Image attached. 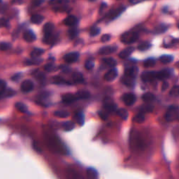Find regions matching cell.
Segmentation results:
<instances>
[{
    "label": "cell",
    "instance_id": "cell-1",
    "mask_svg": "<svg viewBox=\"0 0 179 179\" xmlns=\"http://www.w3.org/2000/svg\"><path fill=\"white\" fill-rule=\"evenodd\" d=\"M139 37V35L136 32H127L124 33L121 36L120 41L122 43L125 44H132L136 42Z\"/></svg>",
    "mask_w": 179,
    "mask_h": 179
},
{
    "label": "cell",
    "instance_id": "cell-2",
    "mask_svg": "<svg viewBox=\"0 0 179 179\" xmlns=\"http://www.w3.org/2000/svg\"><path fill=\"white\" fill-rule=\"evenodd\" d=\"M178 114L179 111L178 106L172 105V106H169L168 110H167L166 115H165V119L168 122L175 121V120H178Z\"/></svg>",
    "mask_w": 179,
    "mask_h": 179
},
{
    "label": "cell",
    "instance_id": "cell-3",
    "mask_svg": "<svg viewBox=\"0 0 179 179\" xmlns=\"http://www.w3.org/2000/svg\"><path fill=\"white\" fill-rule=\"evenodd\" d=\"M104 108L105 111L108 113L114 112L117 109V105L113 102L111 99L107 97V98L105 99L104 102Z\"/></svg>",
    "mask_w": 179,
    "mask_h": 179
},
{
    "label": "cell",
    "instance_id": "cell-4",
    "mask_svg": "<svg viewBox=\"0 0 179 179\" xmlns=\"http://www.w3.org/2000/svg\"><path fill=\"white\" fill-rule=\"evenodd\" d=\"M124 104L127 106H131L136 102V96L133 93H126L122 97Z\"/></svg>",
    "mask_w": 179,
    "mask_h": 179
},
{
    "label": "cell",
    "instance_id": "cell-5",
    "mask_svg": "<svg viewBox=\"0 0 179 179\" xmlns=\"http://www.w3.org/2000/svg\"><path fill=\"white\" fill-rule=\"evenodd\" d=\"M124 10H125V7H122H122L116 8V9H114V10H111L109 13H108V18H109L111 20L117 18L118 16H120V15H121V13L122 12H124Z\"/></svg>",
    "mask_w": 179,
    "mask_h": 179
},
{
    "label": "cell",
    "instance_id": "cell-6",
    "mask_svg": "<svg viewBox=\"0 0 179 179\" xmlns=\"http://www.w3.org/2000/svg\"><path fill=\"white\" fill-rule=\"evenodd\" d=\"M141 79L144 82H152L156 79V71H145L141 74Z\"/></svg>",
    "mask_w": 179,
    "mask_h": 179
},
{
    "label": "cell",
    "instance_id": "cell-7",
    "mask_svg": "<svg viewBox=\"0 0 179 179\" xmlns=\"http://www.w3.org/2000/svg\"><path fill=\"white\" fill-rule=\"evenodd\" d=\"M34 83L30 80H25L21 83L20 89L23 92H30L34 89Z\"/></svg>",
    "mask_w": 179,
    "mask_h": 179
},
{
    "label": "cell",
    "instance_id": "cell-8",
    "mask_svg": "<svg viewBox=\"0 0 179 179\" xmlns=\"http://www.w3.org/2000/svg\"><path fill=\"white\" fill-rule=\"evenodd\" d=\"M172 70L171 69H162L159 71H156V79L164 80L168 79L172 75Z\"/></svg>",
    "mask_w": 179,
    "mask_h": 179
},
{
    "label": "cell",
    "instance_id": "cell-9",
    "mask_svg": "<svg viewBox=\"0 0 179 179\" xmlns=\"http://www.w3.org/2000/svg\"><path fill=\"white\" fill-rule=\"evenodd\" d=\"M79 54L76 52H69V53L66 54L64 56V60L67 63H73V62H76L79 60Z\"/></svg>",
    "mask_w": 179,
    "mask_h": 179
},
{
    "label": "cell",
    "instance_id": "cell-10",
    "mask_svg": "<svg viewBox=\"0 0 179 179\" xmlns=\"http://www.w3.org/2000/svg\"><path fill=\"white\" fill-rule=\"evenodd\" d=\"M118 70L115 69V68H113V69H110L109 71L104 75V80L108 81V82H111V81H114V80L116 79V77L118 76Z\"/></svg>",
    "mask_w": 179,
    "mask_h": 179
},
{
    "label": "cell",
    "instance_id": "cell-11",
    "mask_svg": "<svg viewBox=\"0 0 179 179\" xmlns=\"http://www.w3.org/2000/svg\"><path fill=\"white\" fill-rule=\"evenodd\" d=\"M117 47L116 46H104L100 48L99 50V54L101 55H108L110 54H112L113 52H116V50H117Z\"/></svg>",
    "mask_w": 179,
    "mask_h": 179
},
{
    "label": "cell",
    "instance_id": "cell-12",
    "mask_svg": "<svg viewBox=\"0 0 179 179\" xmlns=\"http://www.w3.org/2000/svg\"><path fill=\"white\" fill-rule=\"evenodd\" d=\"M134 50H135L134 47H133V46H130V47L126 48L125 49L122 50L119 53L118 56H119V57L121 58V59H127V58L129 57L130 56L132 55V53L134 51Z\"/></svg>",
    "mask_w": 179,
    "mask_h": 179
},
{
    "label": "cell",
    "instance_id": "cell-13",
    "mask_svg": "<svg viewBox=\"0 0 179 179\" xmlns=\"http://www.w3.org/2000/svg\"><path fill=\"white\" fill-rule=\"evenodd\" d=\"M23 39H24L25 41L31 43L34 41L36 40V35L32 30H29L25 31L23 34Z\"/></svg>",
    "mask_w": 179,
    "mask_h": 179
},
{
    "label": "cell",
    "instance_id": "cell-14",
    "mask_svg": "<svg viewBox=\"0 0 179 179\" xmlns=\"http://www.w3.org/2000/svg\"><path fill=\"white\" fill-rule=\"evenodd\" d=\"M62 102L65 103V104H71V103L74 102L75 101L78 100L76 97V95L71 94V93L64 95L62 97Z\"/></svg>",
    "mask_w": 179,
    "mask_h": 179
},
{
    "label": "cell",
    "instance_id": "cell-15",
    "mask_svg": "<svg viewBox=\"0 0 179 179\" xmlns=\"http://www.w3.org/2000/svg\"><path fill=\"white\" fill-rule=\"evenodd\" d=\"M78 23V18L74 15H69L64 20V24L69 27H74Z\"/></svg>",
    "mask_w": 179,
    "mask_h": 179
},
{
    "label": "cell",
    "instance_id": "cell-16",
    "mask_svg": "<svg viewBox=\"0 0 179 179\" xmlns=\"http://www.w3.org/2000/svg\"><path fill=\"white\" fill-rule=\"evenodd\" d=\"M121 81L123 84L127 85V87H133L134 85V82H135V78L124 75V76L122 77Z\"/></svg>",
    "mask_w": 179,
    "mask_h": 179
},
{
    "label": "cell",
    "instance_id": "cell-17",
    "mask_svg": "<svg viewBox=\"0 0 179 179\" xmlns=\"http://www.w3.org/2000/svg\"><path fill=\"white\" fill-rule=\"evenodd\" d=\"M138 71H139V69H138L137 67H127V69H125V71H124V75L128 76H130V77L136 78L138 73Z\"/></svg>",
    "mask_w": 179,
    "mask_h": 179
},
{
    "label": "cell",
    "instance_id": "cell-18",
    "mask_svg": "<svg viewBox=\"0 0 179 179\" xmlns=\"http://www.w3.org/2000/svg\"><path fill=\"white\" fill-rule=\"evenodd\" d=\"M55 26L52 24V23H47L44 25V28H43V31H44V35H49L52 34Z\"/></svg>",
    "mask_w": 179,
    "mask_h": 179
},
{
    "label": "cell",
    "instance_id": "cell-19",
    "mask_svg": "<svg viewBox=\"0 0 179 179\" xmlns=\"http://www.w3.org/2000/svg\"><path fill=\"white\" fill-rule=\"evenodd\" d=\"M77 100H86L90 97V94L88 91L80 90L75 94Z\"/></svg>",
    "mask_w": 179,
    "mask_h": 179
},
{
    "label": "cell",
    "instance_id": "cell-20",
    "mask_svg": "<svg viewBox=\"0 0 179 179\" xmlns=\"http://www.w3.org/2000/svg\"><path fill=\"white\" fill-rule=\"evenodd\" d=\"M75 119L76 120L77 123L80 126H83L85 122V115L82 111L77 112L75 115Z\"/></svg>",
    "mask_w": 179,
    "mask_h": 179
},
{
    "label": "cell",
    "instance_id": "cell-21",
    "mask_svg": "<svg viewBox=\"0 0 179 179\" xmlns=\"http://www.w3.org/2000/svg\"><path fill=\"white\" fill-rule=\"evenodd\" d=\"M102 62L106 66V67H114L115 66L117 65L116 60H114V58H111V57L103 58Z\"/></svg>",
    "mask_w": 179,
    "mask_h": 179
},
{
    "label": "cell",
    "instance_id": "cell-22",
    "mask_svg": "<svg viewBox=\"0 0 179 179\" xmlns=\"http://www.w3.org/2000/svg\"><path fill=\"white\" fill-rule=\"evenodd\" d=\"M44 16L41 15H39V14L33 15L31 17V19H30L31 22L36 25L41 24V23L44 21Z\"/></svg>",
    "mask_w": 179,
    "mask_h": 179
},
{
    "label": "cell",
    "instance_id": "cell-23",
    "mask_svg": "<svg viewBox=\"0 0 179 179\" xmlns=\"http://www.w3.org/2000/svg\"><path fill=\"white\" fill-rule=\"evenodd\" d=\"M74 127L75 124L74 122L72 121H67L63 122V124H62V128H63V130L66 132L71 131V130L74 129Z\"/></svg>",
    "mask_w": 179,
    "mask_h": 179
},
{
    "label": "cell",
    "instance_id": "cell-24",
    "mask_svg": "<svg viewBox=\"0 0 179 179\" xmlns=\"http://www.w3.org/2000/svg\"><path fill=\"white\" fill-rule=\"evenodd\" d=\"M52 82L55 84H67V85H70L71 83L68 81H65L63 78H62L61 76H54L52 78Z\"/></svg>",
    "mask_w": 179,
    "mask_h": 179
},
{
    "label": "cell",
    "instance_id": "cell-25",
    "mask_svg": "<svg viewBox=\"0 0 179 179\" xmlns=\"http://www.w3.org/2000/svg\"><path fill=\"white\" fill-rule=\"evenodd\" d=\"M72 79L75 83H81L84 81V78L81 73L75 72L72 74Z\"/></svg>",
    "mask_w": 179,
    "mask_h": 179
},
{
    "label": "cell",
    "instance_id": "cell-26",
    "mask_svg": "<svg viewBox=\"0 0 179 179\" xmlns=\"http://www.w3.org/2000/svg\"><path fill=\"white\" fill-rule=\"evenodd\" d=\"M44 42L46 43L47 44H54L56 41V36H54L53 34H49V35H44Z\"/></svg>",
    "mask_w": 179,
    "mask_h": 179
},
{
    "label": "cell",
    "instance_id": "cell-27",
    "mask_svg": "<svg viewBox=\"0 0 179 179\" xmlns=\"http://www.w3.org/2000/svg\"><path fill=\"white\" fill-rule=\"evenodd\" d=\"M142 100L146 102H153L155 100V95L151 92H146L142 96Z\"/></svg>",
    "mask_w": 179,
    "mask_h": 179
},
{
    "label": "cell",
    "instance_id": "cell-28",
    "mask_svg": "<svg viewBox=\"0 0 179 179\" xmlns=\"http://www.w3.org/2000/svg\"><path fill=\"white\" fill-rule=\"evenodd\" d=\"M87 176L90 178H97L98 177V172L93 168H88L86 171Z\"/></svg>",
    "mask_w": 179,
    "mask_h": 179
},
{
    "label": "cell",
    "instance_id": "cell-29",
    "mask_svg": "<svg viewBox=\"0 0 179 179\" xmlns=\"http://www.w3.org/2000/svg\"><path fill=\"white\" fill-rule=\"evenodd\" d=\"M44 53V49H41V48H34V49L31 52L30 55L32 57L36 58L40 57V56Z\"/></svg>",
    "mask_w": 179,
    "mask_h": 179
},
{
    "label": "cell",
    "instance_id": "cell-30",
    "mask_svg": "<svg viewBox=\"0 0 179 179\" xmlns=\"http://www.w3.org/2000/svg\"><path fill=\"white\" fill-rule=\"evenodd\" d=\"M159 60L163 64H169L171 63L174 60V57L172 55H164L159 57Z\"/></svg>",
    "mask_w": 179,
    "mask_h": 179
},
{
    "label": "cell",
    "instance_id": "cell-31",
    "mask_svg": "<svg viewBox=\"0 0 179 179\" xmlns=\"http://www.w3.org/2000/svg\"><path fill=\"white\" fill-rule=\"evenodd\" d=\"M155 64H156V60L153 57L148 58L143 62V66L146 68L153 67V66L155 65Z\"/></svg>",
    "mask_w": 179,
    "mask_h": 179
},
{
    "label": "cell",
    "instance_id": "cell-32",
    "mask_svg": "<svg viewBox=\"0 0 179 179\" xmlns=\"http://www.w3.org/2000/svg\"><path fill=\"white\" fill-rule=\"evenodd\" d=\"M15 108L21 113H24V114H25V113L28 112V107H27L26 105L22 102H17L16 104H15Z\"/></svg>",
    "mask_w": 179,
    "mask_h": 179
},
{
    "label": "cell",
    "instance_id": "cell-33",
    "mask_svg": "<svg viewBox=\"0 0 179 179\" xmlns=\"http://www.w3.org/2000/svg\"><path fill=\"white\" fill-rule=\"evenodd\" d=\"M117 114L123 120H127L128 116H129L128 111L125 108H120V109H118L117 111Z\"/></svg>",
    "mask_w": 179,
    "mask_h": 179
},
{
    "label": "cell",
    "instance_id": "cell-34",
    "mask_svg": "<svg viewBox=\"0 0 179 179\" xmlns=\"http://www.w3.org/2000/svg\"><path fill=\"white\" fill-rule=\"evenodd\" d=\"M151 47V44L148 41L142 42L138 46V49L141 51H145V50H148Z\"/></svg>",
    "mask_w": 179,
    "mask_h": 179
},
{
    "label": "cell",
    "instance_id": "cell-35",
    "mask_svg": "<svg viewBox=\"0 0 179 179\" xmlns=\"http://www.w3.org/2000/svg\"><path fill=\"white\" fill-rule=\"evenodd\" d=\"M41 61L42 60L38 59V57L36 58L32 57V59L27 60L25 62V65H39V64H40L41 62Z\"/></svg>",
    "mask_w": 179,
    "mask_h": 179
},
{
    "label": "cell",
    "instance_id": "cell-36",
    "mask_svg": "<svg viewBox=\"0 0 179 179\" xmlns=\"http://www.w3.org/2000/svg\"><path fill=\"white\" fill-rule=\"evenodd\" d=\"M54 115L58 118H65L69 116V113L67 111H56L54 113Z\"/></svg>",
    "mask_w": 179,
    "mask_h": 179
},
{
    "label": "cell",
    "instance_id": "cell-37",
    "mask_svg": "<svg viewBox=\"0 0 179 179\" xmlns=\"http://www.w3.org/2000/svg\"><path fill=\"white\" fill-rule=\"evenodd\" d=\"M69 3V0H50L49 4L53 6L65 5Z\"/></svg>",
    "mask_w": 179,
    "mask_h": 179
},
{
    "label": "cell",
    "instance_id": "cell-38",
    "mask_svg": "<svg viewBox=\"0 0 179 179\" xmlns=\"http://www.w3.org/2000/svg\"><path fill=\"white\" fill-rule=\"evenodd\" d=\"M145 116L143 113H139L137 115H136L134 118V120L137 123H142L145 121Z\"/></svg>",
    "mask_w": 179,
    "mask_h": 179
},
{
    "label": "cell",
    "instance_id": "cell-39",
    "mask_svg": "<svg viewBox=\"0 0 179 179\" xmlns=\"http://www.w3.org/2000/svg\"><path fill=\"white\" fill-rule=\"evenodd\" d=\"M7 87V83L3 80H0V99L4 97V92Z\"/></svg>",
    "mask_w": 179,
    "mask_h": 179
},
{
    "label": "cell",
    "instance_id": "cell-40",
    "mask_svg": "<svg viewBox=\"0 0 179 179\" xmlns=\"http://www.w3.org/2000/svg\"><path fill=\"white\" fill-rule=\"evenodd\" d=\"M78 34H79V30L76 28H73V27H72L71 29H69V32H68V35H69V38L71 39H73L76 37Z\"/></svg>",
    "mask_w": 179,
    "mask_h": 179
},
{
    "label": "cell",
    "instance_id": "cell-41",
    "mask_svg": "<svg viewBox=\"0 0 179 179\" xmlns=\"http://www.w3.org/2000/svg\"><path fill=\"white\" fill-rule=\"evenodd\" d=\"M153 110V106L150 104H146L142 106L141 108V111L142 113H151Z\"/></svg>",
    "mask_w": 179,
    "mask_h": 179
},
{
    "label": "cell",
    "instance_id": "cell-42",
    "mask_svg": "<svg viewBox=\"0 0 179 179\" xmlns=\"http://www.w3.org/2000/svg\"><path fill=\"white\" fill-rule=\"evenodd\" d=\"M167 30V27L165 25H159L155 29V33L156 34H160V33L164 32Z\"/></svg>",
    "mask_w": 179,
    "mask_h": 179
},
{
    "label": "cell",
    "instance_id": "cell-43",
    "mask_svg": "<svg viewBox=\"0 0 179 179\" xmlns=\"http://www.w3.org/2000/svg\"><path fill=\"white\" fill-rule=\"evenodd\" d=\"M56 69V67L52 64H47L44 66V70L47 72H51V71H55Z\"/></svg>",
    "mask_w": 179,
    "mask_h": 179
},
{
    "label": "cell",
    "instance_id": "cell-44",
    "mask_svg": "<svg viewBox=\"0 0 179 179\" xmlns=\"http://www.w3.org/2000/svg\"><path fill=\"white\" fill-rule=\"evenodd\" d=\"M178 92H179V87L178 85H175L174 87L171 90L169 95L171 96H174V97H178Z\"/></svg>",
    "mask_w": 179,
    "mask_h": 179
},
{
    "label": "cell",
    "instance_id": "cell-45",
    "mask_svg": "<svg viewBox=\"0 0 179 179\" xmlns=\"http://www.w3.org/2000/svg\"><path fill=\"white\" fill-rule=\"evenodd\" d=\"M100 29L99 28H97V27H94L90 30V34L91 36H97L100 33Z\"/></svg>",
    "mask_w": 179,
    "mask_h": 179
},
{
    "label": "cell",
    "instance_id": "cell-46",
    "mask_svg": "<svg viewBox=\"0 0 179 179\" xmlns=\"http://www.w3.org/2000/svg\"><path fill=\"white\" fill-rule=\"evenodd\" d=\"M11 48V44L7 42H2L0 44V50L5 51V50H9Z\"/></svg>",
    "mask_w": 179,
    "mask_h": 179
},
{
    "label": "cell",
    "instance_id": "cell-47",
    "mask_svg": "<svg viewBox=\"0 0 179 179\" xmlns=\"http://www.w3.org/2000/svg\"><path fill=\"white\" fill-rule=\"evenodd\" d=\"M9 20H7L6 18L1 17L0 18V28H8L9 27Z\"/></svg>",
    "mask_w": 179,
    "mask_h": 179
},
{
    "label": "cell",
    "instance_id": "cell-48",
    "mask_svg": "<svg viewBox=\"0 0 179 179\" xmlns=\"http://www.w3.org/2000/svg\"><path fill=\"white\" fill-rule=\"evenodd\" d=\"M108 113L106 111H100L98 112V114L99 116H100V117L102 118V119L103 120H107V118H108Z\"/></svg>",
    "mask_w": 179,
    "mask_h": 179
},
{
    "label": "cell",
    "instance_id": "cell-49",
    "mask_svg": "<svg viewBox=\"0 0 179 179\" xmlns=\"http://www.w3.org/2000/svg\"><path fill=\"white\" fill-rule=\"evenodd\" d=\"M94 66H95L94 62H93L92 61H91V60H87V61L85 62V69L87 70L92 69L93 67H94Z\"/></svg>",
    "mask_w": 179,
    "mask_h": 179
},
{
    "label": "cell",
    "instance_id": "cell-50",
    "mask_svg": "<svg viewBox=\"0 0 179 179\" xmlns=\"http://www.w3.org/2000/svg\"><path fill=\"white\" fill-rule=\"evenodd\" d=\"M35 77L36 78V79L40 81H44L45 79H46V76H45V75L42 72H37L35 74Z\"/></svg>",
    "mask_w": 179,
    "mask_h": 179
},
{
    "label": "cell",
    "instance_id": "cell-51",
    "mask_svg": "<svg viewBox=\"0 0 179 179\" xmlns=\"http://www.w3.org/2000/svg\"><path fill=\"white\" fill-rule=\"evenodd\" d=\"M111 39V35L110 34H104L101 37V41L103 43L108 41Z\"/></svg>",
    "mask_w": 179,
    "mask_h": 179
},
{
    "label": "cell",
    "instance_id": "cell-52",
    "mask_svg": "<svg viewBox=\"0 0 179 179\" xmlns=\"http://www.w3.org/2000/svg\"><path fill=\"white\" fill-rule=\"evenodd\" d=\"M45 0H32V4L34 7H39L44 2Z\"/></svg>",
    "mask_w": 179,
    "mask_h": 179
},
{
    "label": "cell",
    "instance_id": "cell-53",
    "mask_svg": "<svg viewBox=\"0 0 179 179\" xmlns=\"http://www.w3.org/2000/svg\"><path fill=\"white\" fill-rule=\"evenodd\" d=\"M169 87V83L166 82V81H164V83H162V91H166L167 89H168Z\"/></svg>",
    "mask_w": 179,
    "mask_h": 179
},
{
    "label": "cell",
    "instance_id": "cell-54",
    "mask_svg": "<svg viewBox=\"0 0 179 179\" xmlns=\"http://www.w3.org/2000/svg\"><path fill=\"white\" fill-rule=\"evenodd\" d=\"M20 77H21V74H20V73H17V74L14 75L12 77V80H13V81H18V80L20 79Z\"/></svg>",
    "mask_w": 179,
    "mask_h": 179
},
{
    "label": "cell",
    "instance_id": "cell-55",
    "mask_svg": "<svg viewBox=\"0 0 179 179\" xmlns=\"http://www.w3.org/2000/svg\"><path fill=\"white\" fill-rule=\"evenodd\" d=\"M144 0H130V2L132 4H137L140 2H142Z\"/></svg>",
    "mask_w": 179,
    "mask_h": 179
},
{
    "label": "cell",
    "instance_id": "cell-56",
    "mask_svg": "<svg viewBox=\"0 0 179 179\" xmlns=\"http://www.w3.org/2000/svg\"><path fill=\"white\" fill-rule=\"evenodd\" d=\"M18 2V4H22L23 3V0H13V2Z\"/></svg>",
    "mask_w": 179,
    "mask_h": 179
},
{
    "label": "cell",
    "instance_id": "cell-57",
    "mask_svg": "<svg viewBox=\"0 0 179 179\" xmlns=\"http://www.w3.org/2000/svg\"><path fill=\"white\" fill-rule=\"evenodd\" d=\"M89 1H95V0H89Z\"/></svg>",
    "mask_w": 179,
    "mask_h": 179
},
{
    "label": "cell",
    "instance_id": "cell-58",
    "mask_svg": "<svg viewBox=\"0 0 179 179\" xmlns=\"http://www.w3.org/2000/svg\"><path fill=\"white\" fill-rule=\"evenodd\" d=\"M1 1H2V0H0V3H1Z\"/></svg>",
    "mask_w": 179,
    "mask_h": 179
}]
</instances>
